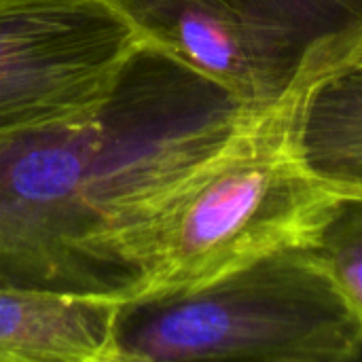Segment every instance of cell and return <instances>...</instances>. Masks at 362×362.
Here are the masks:
<instances>
[{"mask_svg": "<svg viewBox=\"0 0 362 362\" xmlns=\"http://www.w3.org/2000/svg\"><path fill=\"white\" fill-rule=\"evenodd\" d=\"M261 108L144 45L95 110L2 138L0 284L134 299L161 212Z\"/></svg>", "mask_w": 362, "mask_h": 362, "instance_id": "1", "label": "cell"}, {"mask_svg": "<svg viewBox=\"0 0 362 362\" xmlns=\"http://www.w3.org/2000/svg\"><path fill=\"white\" fill-rule=\"evenodd\" d=\"M341 202L299 151L288 89L170 199L134 299L189 293L274 252L312 246Z\"/></svg>", "mask_w": 362, "mask_h": 362, "instance_id": "2", "label": "cell"}, {"mask_svg": "<svg viewBox=\"0 0 362 362\" xmlns=\"http://www.w3.org/2000/svg\"><path fill=\"white\" fill-rule=\"evenodd\" d=\"M361 362L362 325L312 246L202 288L119 301L115 362Z\"/></svg>", "mask_w": 362, "mask_h": 362, "instance_id": "3", "label": "cell"}, {"mask_svg": "<svg viewBox=\"0 0 362 362\" xmlns=\"http://www.w3.org/2000/svg\"><path fill=\"white\" fill-rule=\"evenodd\" d=\"M142 47L112 0H0V140L95 110Z\"/></svg>", "mask_w": 362, "mask_h": 362, "instance_id": "4", "label": "cell"}, {"mask_svg": "<svg viewBox=\"0 0 362 362\" xmlns=\"http://www.w3.org/2000/svg\"><path fill=\"white\" fill-rule=\"evenodd\" d=\"M153 47L248 106L278 102L303 55L233 0H112Z\"/></svg>", "mask_w": 362, "mask_h": 362, "instance_id": "5", "label": "cell"}, {"mask_svg": "<svg viewBox=\"0 0 362 362\" xmlns=\"http://www.w3.org/2000/svg\"><path fill=\"white\" fill-rule=\"evenodd\" d=\"M119 301L0 284V362H115Z\"/></svg>", "mask_w": 362, "mask_h": 362, "instance_id": "6", "label": "cell"}, {"mask_svg": "<svg viewBox=\"0 0 362 362\" xmlns=\"http://www.w3.org/2000/svg\"><path fill=\"white\" fill-rule=\"evenodd\" d=\"M299 151L333 187L362 176V76L341 74L288 87Z\"/></svg>", "mask_w": 362, "mask_h": 362, "instance_id": "7", "label": "cell"}, {"mask_svg": "<svg viewBox=\"0 0 362 362\" xmlns=\"http://www.w3.org/2000/svg\"><path fill=\"white\" fill-rule=\"evenodd\" d=\"M244 13L308 51L362 28V0H233Z\"/></svg>", "mask_w": 362, "mask_h": 362, "instance_id": "8", "label": "cell"}, {"mask_svg": "<svg viewBox=\"0 0 362 362\" xmlns=\"http://www.w3.org/2000/svg\"><path fill=\"white\" fill-rule=\"evenodd\" d=\"M362 325V199H344L314 242Z\"/></svg>", "mask_w": 362, "mask_h": 362, "instance_id": "9", "label": "cell"}, {"mask_svg": "<svg viewBox=\"0 0 362 362\" xmlns=\"http://www.w3.org/2000/svg\"><path fill=\"white\" fill-rule=\"evenodd\" d=\"M341 74L362 76V28L308 51L293 85H310Z\"/></svg>", "mask_w": 362, "mask_h": 362, "instance_id": "10", "label": "cell"}, {"mask_svg": "<svg viewBox=\"0 0 362 362\" xmlns=\"http://www.w3.org/2000/svg\"><path fill=\"white\" fill-rule=\"evenodd\" d=\"M344 199H362V176L354 178V180H348V182H341L335 187Z\"/></svg>", "mask_w": 362, "mask_h": 362, "instance_id": "11", "label": "cell"}]
</instances>
